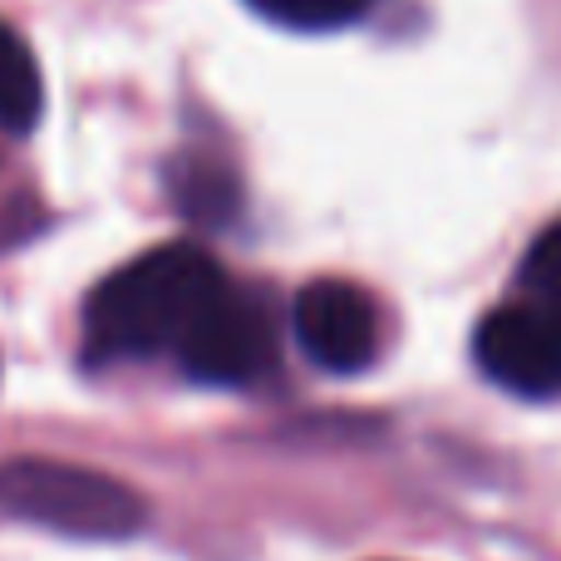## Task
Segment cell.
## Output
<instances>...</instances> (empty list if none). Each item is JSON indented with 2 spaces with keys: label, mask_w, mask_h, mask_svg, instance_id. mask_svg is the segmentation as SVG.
I'll use <instances>...</instances> for the list:
<instances>
[{
  "label": "cell",
  "mask_w": 561,
  "mask_h": 561,
  "mask_svg": "<svg viewBox=\"0 0 561 561\" xmlns=\"http://www.w3.org/2000/svg\"><path fill=\"white\" fill-rule=\"evenodd\" d=\"M227 286L222 266L203 247H158L118 266L84 306L89 359H148L178 350L197 310Z\"/></svg>",
  "instance_id": "1"
},
{
  "label": "cell",
  "mask_w": 561,
  "mask_h": 561,
  "mask_svg": "<svg viewBox=\"0 0 561 561\" xmlns=\"http://www.w3.org/2000/svg\"><path fill=\"white\" fill-rule=\"evenodd\" d=\"M0 507L30 527L79 542H128L148 527V503L128 483L59 458L0 463Z\"/></svg>",
  "instance_id": "2"
},
{
  "label": "cell",
  "mask_w": 561,
  "mask_h": 561,
  "mask_svg": "<svg viewBox=\"0 0 561 561\" xmlns=\"http://www.w3.org/2000/svg\"><path fill=\"white\" fill-rule=\"evenodd\" d=\"M183 359V369L197 385L217 389H242L256 385L262 375H272L276 365V330L272 316L262 310V300H252L247 290H237L227 280L187 325V335L173 350Z\"/></svg>",
  "instance_id": "3"
},
{
  "label": "cell",
  "mask_w": 561,
  "mask_h": 561,
  "mask_svg": "<svg viewBox=\"0 0 561 561\" xmlns=\"http://www.w3.org/2000/svg\"><path fill=\"white\" fill-rule=\"evenodd\" d=\"M473 355L493 385L523 399H561V310L537 300L497 306L478 325Z\"/></svg>",
  "instance_id": "4"
},
{
  "label": "cell",
  "mask_w": 561,
  "mask_h": 561,
  "mask_svg": "<svg viewBox=\"0 0 561 561\" xmlns=\"http://www.w3.org/2000/svg\"><path fill=\"white\" fill-rule=\"evenodd\" d=\"M290 325L306 350V359H316L330 375H355L375 359L379 350V316L375 300L355 286V280H310L300 286L296 306H290Z\"/></svg>",
  "instance_id": "5"
},
{
  "label": "cell",
  "mask_w": 561,
  "mask_h": 561,
  "mask_svg": "<svg viewBox=\"0 0 561 561\" xmlns=\"http://www.w3.org/2000/svg\"><path fill=\"white\" fill-rule=\"evenodd\" d=\"M45 108V84L30 45L0 20V128L5 134H30Z\"/></svg>",
  "instance_id": "6"
},
{
  "label": "cell",
  "mask_w": 561,
  "mask_h": 561,
  "mask_svg": "<svg viewBox=\"0 0 561 561\" xmlns=\"http://www.w3.org/2000/svg\"><path fill=\"white\" fill-rule=\"evenodd\" d=\"M173 203L193 222H227L242 203V193H237V178L222 163H183L173 173Z\"/></svg>",
  "instance_id": "7"
},
{
  "label": "cell",
  "mask_w": 561,
  "mask_h": 561,
  "mask_svg": "<svg viewBox=\"0 0 561 561\" xmlns=\"http://www.w3.org/2000/svg\"><path fill=\"white\" fill-rule=\"evenodd\" d=\"M247 5L290 30H335L350 25L355 15H365L369 0H247Z\"/></svg>",
  "instance_id": "8"
},
{
  "label": "cell",
  "mask_w": 561,
  "mask_h": 561,
  "mask_svg": "<svg viewBox=\"0 0 561 561\" xmlns=\"http://www.w3.org/2000/svg\"><path fill=\"white\" fill-rule=\"evenodd\" d=\"M523 290L537 306L561 310V222H552L533 242V252H527V262H523Z\"/></svg>",
  "instance_id": "9"
}]
</instances>
